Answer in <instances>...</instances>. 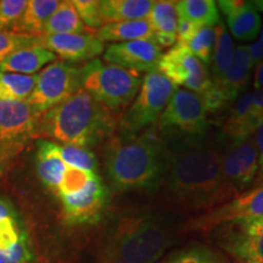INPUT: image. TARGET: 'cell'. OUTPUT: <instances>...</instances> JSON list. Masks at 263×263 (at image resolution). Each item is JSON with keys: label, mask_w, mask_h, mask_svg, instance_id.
<instances>
[{"label": "cell", "mask_w": 263, "mask_h": 263, "mask_svg": "<svg viewBox=\"0 0 263 263\" xmlns=\"http://www.w3.org/2000/svg\"><path fill=\"white\" fill-rule=\"evenodd\" d=\"M166 166L160 188L168 200L192 209H210L238 192L222 172V153L202 138H163Z\"/></svg>", "instance_id": "1"}, {"label": "cell", "mask_w": 263, "mask_h": 263, "mask_svg": "<svg viewBox=\"0 0 263 263\" xmlns=\"http://www.w3.org/2000/svg\"><path fill=\"white\" fill-rule=\"evenodd\" d=\"M112 111L89 93L78 89L64 103L41 115L34 134L64 145L88 149L114 132L117 116Z\"/></svg>", "instance_id": "2"}, {"label": "cell", "mask_w": 263, "mask_h": 263, "mask_svg": "<svg viewBox=\"0 0 263 263\" xmlns=\"http://www.w3.org/2000/svg\"><path fill=\"white\" fill-rule=\"evenodd\" d=\"M164 166V141L153 133L116 140L107 150L108 178L115 189L122 192L159 186Z\"/></svg>", "instance_id": "3"}, {"label": "cell", "mask_w": 263, "mask_h": 263, "mask_svg": "<svg viewBox=\"0 0 263 263\" xmlns=\"http://www.w3.org/2000/svg\"><path fill=\"white\" fill-rule=\"evenodd\" d=\"M170 229L160 213L129 212L118 219L105 248L108 263H154L170 245Z\"/></svg>", "instance_id": "4"}, {"label": "cell", "mask_w": 263, "mask_h": 263, "mask_svg": "<svg viewBox=\"0 0 263 263\" xmlns=\"http://www.w3.org/2000/svg\"><path fill=\"white\" fill-rule=\"evenodd\" d=\"M80 87L110 110L129 105L139 93L143 80L137 72L94 60L78 68Z\"/></svg>", "instance_id": "5"}, {"label": "cell", "mask_w": 263, "mask_h": 263, "mask_svg": "<svg viewBox=\"0 0 263 263\" xmlns=\"http://www.w3.org/2000/svg\"><path fill=\"white\" fill-rule=\"evenodd\" d=\"M176 90V85L160 71L147 73L143 78L136 101L121 120V136L123 138L138 136L144 128L155 123Z\"/></svg>", "instance_id": "6"}, {"label": "cell", "mask_w": 263, "mask_h": 263, "mask_svg": "<svg viewBox=\"0 0 263 263\" xmlns=\"http://www.w3.org/2000/svg\"><path fill=\"white\" fill-rule=\"evenodd\" d=\"M163 138H202L207 132V110L202 98L188 89H177L156 121Z\"/></svg>", "instance_id": "7"}, {"label": "cell", "mask_w": 263, "mask_h": 263, "mask_svg": "<svg viewBox=\"0 0 263 263\" xmlns=\"http://www.w3.org/2000/svg\"><path fill=\"white\" fill-rule=\"evenodd\" d=\"M78 89H81L78 68L65 61H54L38 74L34 89L26 101L35 112L43 115L64 103Z\"/></svg>", "instance_id": "8"}, {"label": "cell", "mask_w": 263, "mask_h": 263, "mask_svg": "<svg viewBox=\"0 0 263 263\" xmlns=\"http://www.w3.org/2000/svg\"><path fill=\"white\" fill-rule=\"evenodd\" d=\"M263 218V184L230 199L190 222L193 230H211L224 223Z\"/></svg>", "instance_id": "9"}, {"label": "cell", "mask_w": 263, "mask_h": 263, "mask_svg": "<svg viewBox=\"0 0 263 263\" xmlns=\"http://www.w3.org/2000/svg\"><path fill=\"white\" fill-rule=\"evenodd\" d=\"M159 71L176 87L183 85L197 94H201L212 82L205 64L178 43L162 55Z\"/></svg>", "instance_id": "10"}, {"label": "cell", "mask_w": 263, "mask_h": 263, "mask_svg": "<svg viewBox=\"0 0 263 263\" xmlns=\"http://www.w3.org/2000/svg\"><path fill=\"white\" fill-rule=\"evenodd\" d=\"M222 172L236 192H242L255 182L258 174V153L254 136L230 143L222 153Z\"/></svg>", "instance_id": "11"}, {"label": "cell", "mask_w": 263, "mask_h": 263, "mask_svg": "<svg viewBox=\"0 0 263 263\" xmlns=\"http://www.w3.org/2000/svg\"><path fill=\"white\" fill-rule=\"evenodd\" d=\"M39 117L27 101L0 100V150L9 151L34 136Z\"/></svg>", "instance_id": "12"}, {"label": "cell", "mask_w": 263, "mask_h": 263, "mask_svg": "<svg viewBox=\"0 0 263 263\" xmlns=\"http://www.w3.org/2000/svg\"><path fill=\"white\" fill-rule=\"evenodd\" d=\"M162 48L153 39L147 41H134L126 43H116L106 48L104 52V60L111 65L137 72L157 71Z\"/></svg>", "instance_id": "13"}, {"label": "cell", "mask_w": 263, "mask_h": 263, "mask_svg": "<svg viewBox=\"0 0 263 263\" xmlns=\"http://www.w3.org/2000/svg\"><path fill=\"white\" fill-rule=\"evenodd\" d=\"M108 199V190L100 177L95 176L81 192L60 196L65 219L72 224L95 222Z\"/></svg>", "instance_id": "14"}, {"label": "cell", "mask_w": 263, "mask_h": 263, "mask_svg": "<svg viewBox=\"0 0 263 263\" xmlns=\"http://www.w3.org/2000/svg\"><path fill=\"white\" fill-rule=\"evenodd\" d=\"M224 240L242 263H263V218L230 223Z\"/></svg>", "instance_id": "15"}, {"label": "cell", "mask_w": 263, "mask_h": 263, "mask_svg": "<svg viewBox=\"0 0 263 263\" xmlns=\"http://www.w3.org/2000/svg\"><path fill=\"white\" fill-rule=\"evenodd\" d=\"M41 45L66 61H91L103 54L104 42L93 34H54L41 37Z\"/></svg>", "instance_id": "16"}, {"label": "cell", "mask_w": 263, "mask_h": 263, "mask_svg": "<svg viewBox=\"0 0 263 263\" xmlns=\"http://www.w3.org/2000/svg\"><path fill=\"white\" fill-rule=\"evenodd\" d=\"M217 6L227 17L232 34L240 41H254L261 32L263 2H242V0H221Z\"/></svg>", "instance_id": "17"}, {"label": "cell", "mask_w": 263, "mask_h": 263, "mask_svg": "<svg viewBox=\"0 0 263 263\" xmlns=\"http://www.w3.org/2000/svg\"><path fill=\"white\" fill-rule=\"evenodd\" d=\"M252 66L254 62L250 58L248 45H239L234 50V57L228 70L224 72L221 80L212 82L222 90L228 103L234 100L249 85Z\"/></svg>", "instance_id": "18"}, {"label": "cell", "mask_w": 263, "mask_h": 263, "mask_svg": "<svg viewBox=\"0 0 263 263\" xmlns=\"http://www.w3.org/2000/svg\"><path fill=\"white\" fill-rule=\"evenodd\" d=\"M263 122L256 114L251 93H245L238 99L232 114L223 127V134L232 140L240 141L254 136L255 130Z\"/></svg>", "instance_id": "19"}, {"label": "cell", "mask_w": 263, "mask_h": 263, "mask_svg": "<svg viewBox=\"0 0 263 263\" xmlns=\"http://www.w3.org/2000/svg\"><path fill=\"white\" fill-rule=\"evenodd\" d=\"M147 18L154 31V41L159 47L167 48L177 42V29L179 24L177 2H155Z\"/></svg>", "instance_id": "20"}, {"label": "cell", "mask_w": 263, "mask_h": 263, "mask_svg": "<svg viewBox=\"0 0 263 263\" xmlns=\"http://www.w3.org/2000/svg\"><path fill=\"white\" fill-rule=\"evenodd\" d=\"M57 61V55L41 45L24 48L15 51L0 62V71L9 73L33 76L45 65Z\"/></svg>", "instance_id": "21"}, {"label": "cell", "mask_w": 263, "mask_h": 263, "mask_svg": "<svg viewBox=\"0 0 263 263\" xmlns=\"http://www.w3.org/2000/svg\"><path fill=\"white\" fill-rule=\"evenodd\" d=\"M66 163L60 154V146L50 140L41 139L37 143V172L39 178L48 188L57 192Z\"/></svg>", "instance_id": "22"}, {"label": "cell", "mask_w": 263, "mask_h": 263, "mask_svg": "<svg viewBox=\"0 0 263 263\" xmlns=\"http://www.w3.org/2000/svg\"><path fill=\"white\" fill-rule=\"evenodd\" d=\"M61 2L58 0H29L22 12L21 17L16 22L14 32L22 34L42 37L45 25L59 8Z\"/></svg>", "instance_id": "23"}, {"label": "cell", "mask_w": 263, "mask_h": 263, "mask_svg": "<svg viewBox=\"0 0 263 263\" xmlns=\"http://www.w3.org/2000/svg\"><path fill=\"white\" fill-rule=\"evenodd\" d=\"M97 37L101 42L126 43L134 41H154V31L149 18L136 21L111 22L105 24L97 32Z\"/></svg>", "instance_id": "24"}, {"label": "cell", "mask_w": 263, "mask_h": 263, "mask_svg": "<svg viewBox=\"0 0 263 263\" xmlns=\"http://www.w3.org/2000/svg\"><path fill=\"white\" fill-rule=\"evenodd\" d=\"M154 3L151 0H103L100 14L104 25L144 20L149 17Z\"/></svg>", "instance_id": "25"}, {"label": "cell", "mask_w": 263, "mask_h": 263, "mask_svg": "<svg viewBox=\"0 0 263 263\" xmlns=\"http://www.w3.org/2000/svg\"><path fill=\"white\" fill-rule=\"evenodd\" d=\"M27 236L15 206L10 200L0 197V252L8 254Z\"/></svg>", "instance_id": "26"}, {"label": "cell", "mask_w": 263, "mask_h": 263, "mask_svg": "<svg viewBox=\"0 0 263 263\" xmlns=\"http://www.w3.org/2000/svg\"><path fill=\"white\" fill-rule=\"evenodd\" d=\"M87 27L82 21L72 2H61L45 25L43 35L85 34ZM42 35V37H43Z\"/></svg>", "instance_id": "27"}, {"label": "cell", "mask_w": 263, "mask_h": 263, "mask_svg": "<svg viewBox=\"0 0 263 263\" xmlns=\"http://www.w3.org/2000/svg\"><path fill=\"white\" fill-rule=\"evenodd\" d=\"M233 57H234V43L229 32L227 31L226 25L223 22H218L215 27V45H213L211 59L212 82L221 80L232 64Z\"/></svg>", "instance_id": "28"}, {"label": "cell", "mask_w": 263, "mask_h": 263, "mask_svg": "<svg viewBox=\"0 0 263 263\" xmlns=\"http://www.w3.org/2000/svg\"><path fill=\"white\" fill-rule=\"evenodd\" d=\"M179 18L196 26H213L219 22V11L213 0H182L177 2Z\"/></svg>", "instance_id": "29"}, {"label": "cell", "mask_w": 263, "mask_h": 263, "mask_svg": "<svg viewBox=\"0 0 263 263\" xmlns=\"http://www.w3.org/2000/svg\"><path fill=\"white\" fill-rule=\"evenodd\" d=\"M38 74L25 76L0 71V100L26 101L37 83Z\"/></svg>", "instance_id": "30"}, {"label": "cell", "mask_w": 263, "mask_h": 263, "mask_svg": "<svg viewBox=\"0 0 263 263\" xmlns=\"http://www.w3.org/2000/svg\"><path fill=\"white\" fill-rule=\"evenodd\" d=\"M213 45H215V27L200 26L185 47L203 64H210L212 59Z\"/></svg>", "instance_id": "31"}, {"label": "cell", "mask_w": 263, "mask_h": 263, "mask_svg": "<svg viewBox=\"0 0 263 263\" xmlns=\"http://www.w3.org/2000/svg\"><path fill=\"white\" fill-rule=\"evenodd\" d=\"M60 154L66 166L80 168L89 172H97L98 160L90 150L81 146L73 145H59Z\"/></svg>", "instance_id": "32"}, {"label": "cell", "mask_w": 263, "mask_h": 263, "mask_svg": "<svg viewBox=\"0 0 263 263\" xmlns=\"http://www.w3.org/2000/svg\"><path fill=\"white\" fill-rule=\"evenodd\" d=\"M95 176H97V173L94 172L67 166L57 190L59 197L72 195V194L81 192Z\"/></svg>", "instance_id": "33"}, {"label": "cell", "mask_w": 263, "mask_h": 263, "mask_svg": "<svg viewBox=\"0 0 263 263\" xmlns=\"http://www.w3.org/2000/svg\"><path fill=\"white\" fill-rule=\"evenodd\" d=\"M34 45H41V37H33L14 31L0 32V62L20 49L34 47Z\"/></svg>", "instance_id": "34"}, {"label": "cell", "mask_w": 263, "mask_h": 263, "mask_svg": "<svg viewBox=\"0 0 263 263\" xmlns=\"http://www.w3.org/2000/svg\"><path fill=\"white\" fill-rule=\"evenodd\" d=\"M74 9L84 25L91 28H100L104 26L100 14V2L98 0H73Z\"/></svg>", "instance_id": "35"}, {"label": "cell", "mask_w": 263, "mask_h": 263, "mask_svg": "<svg viewBox=\"0 0 263 263\" xmlns=\"http://www.w3.org/2000/svg\"><path fill=\"white\" fill-rule=\"evenodd\" d=\"M26 5V0H0V32L15 27Z\"/></svg>", "instance_id": "36"}, {"label": "cell", "mask_w": 263, "mask_h": 263, "mask_svg": "<svg viewBox=\"0 0 263 263\" xmlns=\"http://www.w3.org/2000/svg\"><path fill=\"white\" fill-rule=\"evenodd\" d=\"M167 263H221V259L211 250L197 246L179 252Z\"/></svg>", "instance_id": "37"}, {"label": "cell", "mask_w": 263, "mask_h": 263, "mask_svg": "<svg viewBox=\"0 0 263 263\" xmlns=\"http://www.w3.org/2000/svg\"><path fill=\"white\" fill-rule=\"evenodd\" d=\"M34 259L29 236L25 238L8 254L0 252V263H32Z\"/></svg>", "instance_id": "38"}, {"label": "cell", "mask_w": 263, "mask_h": 263, "mask_svg": "<svg viewBox=\"0 0 263 263\" xmlns=\"http://www.w3.org/2000/svg\"><path fill=\"white\" fill-rule=\"evenodd\" d=\"M254 140L258 153V174L256 179L259 184H263V122L255 130Z\"/></svg>", "instance_id": "39"}, {"label": "cell", "mask_w": 263, "mask_h": 263, "mask_svg": "<svg viewBox=\"0 0 263 263\" xmlns=\"http://www.w3.org/2000/svg\"><path fill=\"white\" fill-rule=\"evenodd\" d=\"M249 48V54L250 58L254 64H258V62L263 61V27L259 34V39L257 42H255L254 44L248 45Z\"/></svg>", "instance_id": "40"}, {"label": "cell", "mask_w": 263, "mask_h": 263, "mask_svg": "<svg viewBox=\"0 0 263 263\" xmlns=\"http://www.w3.org/2000/svg\"><path fill=\"white\" fill-rule=\"evenodd\" d=\"M252 95V104H254L256 114L263 121V89L251 91Z\"/></svg>", "instance_id": "41"}, {"label": "cell", "mask_w": 263, "mask_h": 263, "mask_svg": "<svg viewBox=\"0 0 263 263\" xmlns=\"http://www.w3.org/2000/svg\"><path fill=\"white\" fill-rule=\"evenodd\" d=\"M254 88L255 90L263 89V61L258 62L256 66L254 74Z\"/></svg>", "instance_id": "42"}, {"label": "cell", "mask_w": 263, "mask_h": 263, "mask_svg": "<svg viewBox=\"0 0 263 263\" xmlns=\"http://www.w3.org/2000/svg\"><path fill=\"white\" fill-rule=\"evenodd\" d=\"M6 160H8V155H5L4 150H0V174H2L3 170H4Z\"/></svg>", "instance_id": "43"}]
</instances>
